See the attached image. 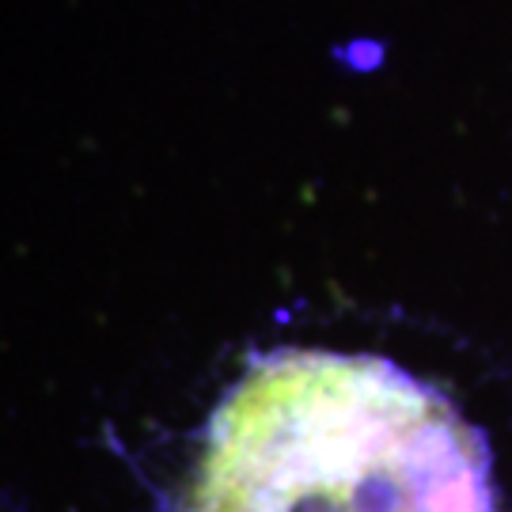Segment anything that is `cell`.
Listing matches in <instances>:
<instances>
[{"label":"cell","mask_w":512,"mask_h":512,"mask_svg":"<svg viewBox=\"0 0 512 512\" xmlns=\"http://www.w3.org/2000/svg\"><path fill=\"white\" fill-rule=\"evenodd\" d=\"M190 512H494L475 433L376 357L277 353L220 406Z\"/></svg>","instance_id":"1"}]
</instances>
